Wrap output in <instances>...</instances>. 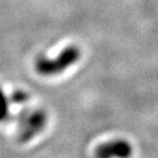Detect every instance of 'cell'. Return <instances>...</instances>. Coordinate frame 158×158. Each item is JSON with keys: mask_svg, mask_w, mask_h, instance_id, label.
Here are the masks:
<instances>
[{"mask_svg": "<svg viewBox=\"0 0 158 158\" xmlns=\"http://www.w3.org/2000/svg\"><path fill=\"white\" fill-rule=\"evenodd\" d=\"M18 125V141L27 143L40 134L46 126L47 115L43 110H29L23 109L15 116Z\"/></svg>", "mask_w": 158, "mask_h": 158, "instance_id": "cell-1", "label": "cell"}, {"mask_svg": "<svg viewBox=\"0 0 158 158\" xmlns=\"http://www.w3.org/2000/svg\"><path fill=\"white\" fill-rule=\"evenodd\" d=\"M79 57H80V52L76 47H67L55 59H39L36 63V70L43 76H53L60 74L69 66L74 65Z\"/></svg>", "mask_w": 158, "mask_h": 158, "instance_id": "cell-2", "label": "cell"}, {"mask_svg": "<svg viewBox=\"0 0 158 158\" xmlns=\"http://www.w3.org/2000/svg\"><path fill=\"white\" fill-rule=\"evenodd\" d=\"M133 153L131 144L124 139H115L99 145L94 151L96 158H130Z\"/></svg>", "mask_w": 158, "mask_h": 158, "instance_id": "cell-3", "label": "cell"}, {"mask_svg": "<svg viewBox=\"0 0 158 158\" xmlns=\"http://www.w3.org/2000/svg\"><path fill=\"white\" fill-rule=\"evenodd\" d=\"M9 118V99L0 87V122Z\"/></svg>", "mask_w": 158, "mask_h": 158, "instance_id": "cell-4", "label": "cell"}, {"mask_svg": "<svg viewBox=\"0 0 158 158\" xmlns=\"http://www.w3.org/2000/svg\"><path fill=\"white\" fill-rule=\"evenodd\" d=\"M10 100H11V102H13V103H15V104H23L29 100V96H27V94H25L24 91L18 90V91H15L11 94Z\"/></svg>", "mask_w": 158, "mask_h": 158, "instance_id": "cell-5", "label": "cell"}]
</instances>
